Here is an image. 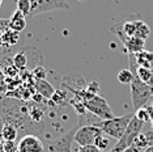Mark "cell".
<instances>
[{
  "mask_svg": "<svg viewBox=\"0 0 153 152\" xmlns=\"http://www.w3.org/2000/svg\"><path fill=\"white\" fill-rule=\"evenodd\" d=\"M75 97L79 98L80 101H82L86 110L92 113L93 115H96L97 118H100V119L114 118V114L111 112V108L109 106V104L98 93H92L86 88H84L82 91L75 93Z\"/></svg>",
  "mask_w": 153,
  "mask_h": 152,
  "instance_id": "obj_1",
  "label": "cell"
},
{
  "mask_svg": "<svg viewBox=\"0 0 153 152\" xmlns=\"http://www.w3.org/2000/svg\"><path fill=\"white\" fill-rule=\"evenodd\" d=\"M134 115L135 113H128L122 117H114V118H110V119H98V121H94L92 125L100 127L103 134L118 140L124 134L128 123L134 118Z\"/></svg>",
  "mask_w": 153,
  "mask_h": 152,
  "instance_id": "obj_2",
  "label": "cell"
},
{
  "mask_svg": "<svg viewBox=\"0 0 153 152\" xmlns=\"http://www.w3.org/2000/svg\"><path fill=\"white\" fill-rule=\"evenodd\" d=\"M130 89H131V101L135 110L140 109L141 106L147 105L151 100H153V87H149L145 83H143L137 77L136 74H135L134 80L130 84Z\"/></svg>",
  "mask_w": 153,
  "mask_h": 152,
  "instance_id": "obj_3",
  "label": "cell"
},
{
  "mask_svg": "<svg viewBox=\"0 0 153 152\" xmlns=\"http://www.w3.org/2000/svg\"><path fill=\"white\" fill-rule=\"evenodd\" d=\"M143 125H144V122H141L140 119H137L136 117L134 115V118H132L130 121V123H128L124 134L122 135L120 139H118L115 146L111 148L109 152H123L126 148L134 146V142L136 139V136L141 133Z\"/></svg>",
  "mask_w": 153,
  "mask_h": 152,
  "instance_id": "obj_4",
  "label": "cell"
},
{
  "mask_svg": "<svg viewBox=\"0 0 153 152\" xmlns=\"http://www.w3.org/2000/svg\"><path fill=\"white\" fill-rule=\"evenodd\" d=\"M80 127V123L75 125L69 131L56 139L46 140L43 143V152H72V143L75 142V134Z\"/></svg>",
  "mask_w": 153,
  "mask_h": 152,
  "instance_id": "obj_5",
  "label": "cell"
},
{
  "mask_svg": "<svg viewBox=\"0 0 153 152\" xmlns=\"http://www.w3.org/2000/svg\"><path fill=\"white\" fill-rule=\"evenodd\" d=\"M32 11L29 17H36L46 12L58 11V9H69L67 0H30Z\"/></svg>",
  "mask_w": 153,
  "mask_h": 152,
  "instance_id": "obj_6",
  "label": "cell"
},
{
  "mask_svg": "<svg viewBox=\"0 0 153 152\" xmlns=\"http://www.w3.org/2000/svg\"><path fill=\"white\" fill-rule=\"evenodd\" d=\"M101 134L102 130L94 125H80L75 134V142L79 146H90L96 143V139Z\"/></svg>",
  "mask_w": 153,
  "mask_h": 152,
  "instance_id": "obj_7",
  "label": "cell"
},
{
  "mask_svg": "<svg viewBox=\"0 0 153 152\" xmlns=\"http://www.w3.org/2000/svg\"><path fill=\"white\" fill-rule=\"evenodd\" d=\"M115 36L120 39L122 45H123L124 50L127 51V54H136V53H140V51L144 50V46H145V39H141V38H137V37H128L126 36L123 32L115 29V28H111Z\"/></svg>",
  "mask_w": 153,
  "mask_h": 152,
  "instance_id": "obj_8",
  "label": "cell"
},
{
  "mask_svg": "<svg viewBox=\"0 0 153 152\" xmlns=\"http://www.w3.org/2000/svg\"><path fill=\"white\" fill-rule=\"evenodd\" d=\"M43 142L33 134H27L20 139L17 144L19 152H43Z\"/></svg>",
  "mask_w": 153,
  "mask_h": 152,
  "instance_id": "obj_9",
  "label": "cell"
},
{
  "mask_svg": "<svg viewBox=\"0 0 153 152\" xmlns=\"http://www.w3.org/2000/svg\"><path fill=\"white\" fill-rule=\"evenodd\" d=\"M8 20H9V28L17 33L22 32L26 28V16L20 12L19 9H16Z\"/></svg>",
  "mask_w": 153,
  "mask_h": 152,
  "instance_id": "obj_10",
  "label": "cell"
},
{
  "mask_svg": "<svg viewBox=\"0 0 153 152\" xmlns=\"http://www.w3.org/2000/svg\"><path fill=\"white\" fill-rule=\"evenodd\" d=\"M36 88H37L38 93H39V95L42 96V97H45V98H51L53 97V95L55 93L54 87L48 81L45 80V79H38V81L36 84Z\"/></svg>",
  "mask_w": 153,
  "mask_h": 152,
  "instance_id": "obj_11",
  "label": "cell"
},
{
  "mask_svg": "<svg viewBox=\"0 0 153 152\" xmlns=\"http://www.w3.org/2000/svg\"><path fill=\"white\" fill-rule=\"evenodd\" d=\"M135 60H136L137 66H140V67L151 68V66L153 63V53L148 50H143L140 53L135 54Z\"/></svg>",
  "mask_w": 153,
  "mask_h": 152,
  "instance_id": "obj_12",
  "label": "cell"
},
{
  "mask_svg": "<svg viewBox=\"0 0 153 152\" xmlns=\"http://www.w3.org/2000/svg\"><path fill=\"white\" fill-rule=\"evenodd\" d=\"M136 75L143 83H145L149 87H153V70L147 67H140L136 63Z\"/></svg>",
  "mask_w": 153,
  "mask_h": 152,
  "instance_id": "obj_13",
  "label": "cell"
},
{
  "mask_svg": "<svg viewBox=\"0 0 153 152\" xmlns=\"http://www.w3.org/2000/svg\"><path fill=\"white\" fill-rule=\"evenodd\" d=\"M135 117H136L137 119H140L141 122H149L153 119V105H144L141 106L140 109H137L136 112H135Z\"/></svg>",
  "mask_w": 153,
  "mask_h": 152,
  "instance_id": "obj_14",
  "label": "cell"
},
{
  "mask_svg": "<svg viewBox=\"0 0 153 152\" xmlns=\"http://www.w3.org/2000/svg\"><path fill=\"white\" fill-rule=\"evenodd\" d=\"M1 135L7 142H15L17 136V129L12 123H4V126H1Z\"/></svg>",
  "mask_w": 153,
  "mask_h": 152,
  "instance_id": "obj_15",
  "label": "cell"
},
{
  "mask_svg": "<svg viewBox=\"0 0 153 152\" xmlns=\"http://www.w3.org/2000/svg\"><path fill=\"white\" fill-rule=\"evenodd\" d=\"M134 146L136 148H139V150H145L147 147L151 146L147 133H140L139 134V135L136 136V139H135V142H134Z\"/></svg>",
  "mask_w": 153,
  "mask_h": 152,
  "instance_id": "obj_16",
  "label": "cell"
},
{
  "mask_svg": "<svg viewBox=\"0 0 153 152\" xmlns=\"http://www.w3.org/2000/svg\"><path fill=\"white\" fill-rule=\"evenodd\" d=\"M13 63H15V67L19 68V70H24V68H26L27 59H26L25 51H20V53H17L15 57H13Z\"/></svg>",
  "mask_w": 153,
  "mask_h": 152,
  "instance_id": "obj_17",
  "label": "cell"
},
{
  "mask_svg": "<svg viewBox=\"0 0 153 152\" xmlns=\"http://www.w3.org/2000/svg\"><path fill=\"white\" fill-rule=\"evenodd\" d=\"M109 135H106V134H101V135L97 138L96 139V143H94V146H97L98 147V150L102 152V151H105V150H107L109 148V146H110V139H109Z\"/></svg>",
  "mask_w": 153,
  "mask_h": 152,
  "instance_id": "obj_18",
  "label": "cell"
},
{
  "mask_svg": "<svg viewBox=\"0 0 153 152\" xmlns=\"http://www.w3.org/2000/svg\"><path fill=\"white\" fill-rule=\"evenodd\" d=\"M17 9H19L21 13H24L26 17H29L30 11H32L30 0H17Z\"/></svg>",
  "mask_w": 153,
  "mask_h": 152,
  "instance_id": "obj_19",
  "label": "cell"
},
{
  "mask_svg": "<svg viewBox=\"0 0 153 152\" xmlns=\"http://www.w3.org/2000/svg\"><path fill=\"white\" fill-rule=\"evenodd\" d=\"M65 97H67V95H65L64 91H55V93L53 95V97H51V100L55 102V104H63L65 101Z\"/></svg>",
  "mask_w": 153,
  "mask_h": 152,
  "instance_id": "obj_20",
  "label": "cell"
},
{
  "mask_svg": "<svg viewBox=\"0 0 153 152\" xmlns=\"http://www.w3.org/2000/svg\"><path fill=\"white\" fill-rule=\"evenodd\" d=\"M8 29H11V28H9V20L8 19H0V45H1L3 36H4Z\"/></svg>",
  "mask_w": 153,
  "mask_h": 152,
  "instance_id": "obj_21",
  "label": "cell"
},
{
  "mask_svg": "<svg viewBox=\"0 0 153 152\" xmlns=\"http://www.w3.org/2000/svg\"><path fill=\"white\" fill-rule=\"evenodd\" d=\"M77 152H101L98 150V147L94 144H90V146H80Z\"/></svg>",
  "mask_w": 153,
  "mask_h": 152,
  "instance_id": "obj_22",
  "label": "cell"
},
{
  "mask_svg": "<svg viewBox=\"0 0 153 152\" xmlns=\"http://www.w3.org/2000/svg\"><path fill=\"white\" fill-rule=\"evenodd\" d=\"M123 152H140V150L139 148H136L135 146H131V147H128V148H126Z\"/></svg>",
  "mask_w": 153,
  "mask_h": 152,
  "instance_id": "obj_23",
  "label": "cell"
},
{
  "mask_svg": "<svg viewBox=\"0 0 153 152\" xmlns=\"http://www.w3.org/2000/svg\"><path fill=\"white\" fill-rule=\"evenodd\" d=\"M144 152H153V146H149L144 150Z\"/></svg>",
  "mask_w": 153,
  "mask_h": 152,
  "instance_id": "obj_24",
  "label": "cell"
},
{
  "mask_svg": "<svg viewBox=\"0 0 153 152\" xmlns=\"http://www.w3.org/2000/svg\"><path fill=\"white\" fill-rule=\"evenodd\" d=\"M1 5H3V0H0V8H1Z\"/></svg>",
  "mask_w": 153,
  "mask_h": 152,
  "instance_id": "obj_25",
  "label": "cell"
},
{
  "mask_svg": "<svg viewBox=\"0 0 153 152\" xmlns=\"http://www.w3.org/2000/svg\"><path fill=\"white\" fill-rule=\"evenodd\" d=\"M151 68H152V70H153V63H152V66H151Z\"/></svg>",
  "mask_w": 153,
  "mask_h": 152,
  "instance_id": "obj_26",
  "label": "cell"
},
{
  "mask_svg": "<svg viewBox=\"0 0 153 152\" xmlns=\"http://www.w3.org/2000/svg\"><path fill=\"white\" fill-rule=\"evenodd\" d=\"M152 129H153V119H152Z\"/></svg>",
  "mask_w": 153,
  "mask_h": 152,
  "instance_id": "obj_27",
  "label": "cell"
}]
</instances>
